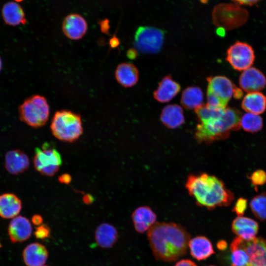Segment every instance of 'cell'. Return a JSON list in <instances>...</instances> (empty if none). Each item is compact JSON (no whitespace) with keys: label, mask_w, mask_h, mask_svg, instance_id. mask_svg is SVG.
I'll list each match as a JSON object with an SVG mask.
<instances>
[{"label":"cell","mask_w":266,"mask_h":266,"mask_svg":"<svg viewBox=\"0 0 266 266\" xmlns=\"http://www.w3.org/2000/svg\"><path fill=\"white\" fill-rule=\"evenodd\" d=\"M22 208L20 199L12 193L0 195V216L5 219L13 218L17 216Z\"/></svg>","instance_id":"7402d4cb"},{"label":"cell","mask_w":266,"mask_h":266,"mask_svg":"<svg viewBox=\"0 0 266 266\" xmlns=\"http://www.w3.org/2000/svg\"><path fill=\"white\" fill-rule=\"evenodd\" d=\"M248 12L239 5L221 3L216 5L212 11V19L217 27L231 30L242 26L247 21Z\"/></svg>","instance_id":"8992f818"},{"label":"cell","mask_w":266,"mask_h":266,"mask_svg":"<svg viewBox=\"0 0 266 266\" xmlns=\"http://www.w3.org/2000/svg\"><path fill=\"white\" fill-rule=\"evenodd\" d=\"M132 221L136 232L143 233L156 222L157 216L149 206H143L136 208L132 213Z\"/></svg>","instance_id":"2e32d148"},{"label":"cell","mask_w":266,"mask_h":266,"mask_svg":"<svg viewBox=\"0 0 266 266\" xmlns=\"http://www.w3.org/2000/svg\"><path fill=\"white\" fill-rule=\"evenodd\" d=\"M174 266H198L193 261L184 259L178 261Z\"/></svg>","instance_id":"8d00e7d4"},{"label":"cell","mask_w":266,"mask_h":266,"mask_svg":"<svg viewBox=\"0 0 266 266\" xmlns=\"http://www.w3.org/2000/svg\"><path fill=\"white\" fill-rule=\"evenodd\" d=\"M2 16L4 22L10 26L25 24L27 22L23 8L14 2H8L4 4L2 8Z\"/></svg>","instance_id":"cb8c5ba5"},{"label":"cell","mask_w":266,"mask_h":266,"mask_svg":"<svg viewBox=\"0 0 266 266\" xmlns=\"http://www.w3.org/2000/svg\"><path fill=\"white\" fill-rule=\"evenodd\" d=\"M32 222L35 225L39 226L42 222V218L39 215H34L32 217Z\"/></svg>","instance_id":"60d3db41"},{"label":"cell","mask_w":266,"mask_h":266,"mask_svg":"<svg viewBox=\"0 0 266 266\" xmlns=\"http://www.w3.org/2000/svg\"><path fill=\"white\" fill-rule=\"evenodd\" d=\"M247 200L243 198H240L235 202L232 210L238 216H242L247 209Z\"/></svg>","instance_id":"d6a6232c"},{"label":"cell","mask_w":266,"mask_h":266,"mask_svg":"<svg viewBox=\"0 0 266 266\" xmlns=\"http://www.w3.org/2000/svg\"><path fill=\"white\" fill-rule=\"evenodd\" d=\"M207 104L214 107L225 108L236 86L224 76H210L207 78Z\"/></svg>","instance_id":"52a82bcc"},{"label":"cell","mask_w":266,"mask_h":266,"mask_svg":"<svg viewBox=\"0 0 266 266\" xmlns=\"http://www.w3.org/2000/svg\"><path fill=\"white\" fill-rule=\"evenodd\" d=\"M164 35V31L159 28L140 26L134 36L135 49L142 53H158L162 47Z\"/></svg>","instance_id":"9c48e42d"},{"label":"cell","mask_w":266,"mask_h":266,"mask_svg":"<svg viewBox=\"0 0 266 266\" xmlns=\"http://www.w3.org/2000/svg\"><path fill=\"white\" fill-rule=\"evenodd\" d=\"M233 232L246 240L255 237L259 230V224L255 220L247 217L238 216L232 224Z\"/></svg>","instance_id":"e0dca14e"},{"label":"cell","mask_w":266,"mask_h":266,"mask_svg":"<svg viewBox=\"0 0 266 266\" xmlns=\"http://www.w3.org/2000/svg\"><path fill=\"white\" fill-rule=\"evenodd\" d=\"M216 33L219 36H223L225 33V30L222 28L218 27L216 31Z\"/></svg>","instance_id":"f6af8a7d"},{"label":"cell","mask_w":266,"mask_h":266,"mask_svg":"<svg viewBox=\"0 0 266 266\" xmlns=\"http://www.w3.org/2000/svg\"><path fill=\"white\" fill-rule=\"evenodd\" d=\"M185 187L199 206L209 210L228 206L234 199L233 194L222 180L206 173L189 175Z\"/></svg>","instance_id":"7a4b0ae2"},{"label":"cell","mask_w":266,"mask_h":266,"mask_svg":"<svg viewBox=\"0 0 266 266\" xmlns=\"http://www.w3.org/2000/svg\"><path fill=\"white\" fill-rule=\"evenodd\" d=\"M224 109L202 104L195 109V112L199 123H204L221 116Z\"/></svg>","instance_id":"f546056e"},{"label":"cell","mask_w":266,"mask_h":266,"mask_svg":"<svg viewBox=\"0 0 266 266\" xmlns=\"http://www.w3.org/2000/svg\"><path fill=\"white\" fill-rule=\"evenodd\" d=\"M71 180V178L69 174H63L59 177V181L61 183L68 184Z\"/></svg>","instance_id":"74e56055"},{"label":"cell","mask_w":266,"mask_h":266,"mask_svg":"<svg viewBox=\"0 0 266 266\" xmlns=\"http://www.w3.org/2000/svg\"><path fill=\"white\" fill-rule=\"evenodd\" d=\"M148 239L157 260L176 261L187 251L190 235L181 225L156 222L148 231Z\"/></svg>","instance_id":"6da1fadb"},{"label":"cell","mask_w":266,"mask_h":266,"mask_svg":"<svg viewBox=\"0 0 266 266\" xmlns=\"http://www.w3.org/2000/svg\"><path fill=\"white\" fill-rule=\"evenodd\" d=\"M115 77L117 81L122 86L131 87L138 81V70L135 66L131 63H121L115 69Z\"/></svg>","instance_id":"44dd1931"},{"label":"cell","mask_w":266,"mask_h":266,"mask_svg":"<svg viewBox=\"0 0 266 266\" xmlns=\"http://www.w3.org/2000/svg\"><path fill=\"white\" fill-rule=\"evenodd\" d=\"M188 247L192 257L199 261L206 259L214 254L212 243L204 236H198L190 239Z\"/></svg>","instance_id":"ffe728a7"},{"label":"cell","mask_w":266,"mask_h":266,"mask_svg":"<svg viewBox=\"0 0 266 266\" xmlns=\"http://www.w3.org/2000/svg\"><path fill=\"white\" fill-rule=\"evenodd\" d=\"M241 107L248 113L262 114L266 108V98L259 92L248 93L242 101Z\"/></svg>","instance_id":"484cf974"},{"label":"cell","mask_w":266,"mask_h":266,"mask_svg":"<svg viewBox=\"0 0 266 266\" xmlns=\"http://www.w3.org/2000/svg\"><path fill=\"white\" fill-rule=\"evenodd\" d=\"M100 31L102 33L105 34H108L109 33V31L110 29L109 21L107 19L101 20L99 22Z\"/></svg>","instance_id":"e575fe53"},{"label":"cell","mask_w":266,"mask_h":266,"mask_svg":"<svg viewBox=\"0 0 266 266\" xmlns=\"http://www.w3.org/2000/svg\"><path fill=\"white\" fill-rule=\"evenodd\" d=\"M231 261L232 266H247L249 259L246 252L242 248L236 247L230 249Z\"/></svg>","instance_id":"4dcf8cb0"},{"label":"cell","mask_w":266,"mask_h":266,"mask_svg":"<svg viewBox=\"0 0 266 266\" xmlns=\"http://www.w3.org/2000/svg\"><path fill=\"white\" fill-rule=\"evenodd\" d=\"M233 96L236 99H240L243 96L242 90L235 86L233 91Z\"/></svg>","instance_id":"b9f144b4"},{"label":"cell","mask_w":266,"mask_h":266,"mask_svg":"<svg viewBox=\"0 0 266 266\" xmlns=\"http://www.w3.org/2000/svg\"><path fill=\"white\" fill-rule=\"evenodd\" d=\"M241 118V113L237 109L226 107L219 117L198 124L195 139L198 143L205 144L225 139L231 131L240 129Z\"/></svg>","instance_id":"3957f363"},{"label":"cell","mask_w":266,"mask_h":266,"mask_svg":"<svg viewBox=\"0 0 266 266\" xmlns=\"http://www.w3.org/2000/svg\"></svg>","instance_id":"f5cc1de1"},{"label":"cell","mask_w":266,"mask_h":266,"mask_svg":"<svg viewBox=\"0 0 266 266\" xmlns=\"http://www.w3.org/2000/svg\"><path fill=\"white\" fill-rule=\"evenodd\" d=\"M200 2L203 3H206L207 2L208 0H200Z\"/></svg>","instance_id":"bcb514c9"},{"label":"cell","mask_w":266,"mask_h":266,"mask_svg":"<svg viewBox=\"0 0 266 266\" xmlns=\"http://www.w3.org/2000/svg\"><path fill=\"white\" fill-rule=\"evenodd\" d=\"M247 266H248V265H247Z\"/></svg>","instance_id":"816d5d0a"},{"label":"cell","mask_w":266,"mask_h":266,"mask_svg":"<svg viewBox=\"0 0 266 266\" xmlns=\"http://www.w3.org/2000/svg\"><path fill=\"white\" fill-rule=\"evenodd\" d=\"M239 84L242 90L246 92H258L265 87L266 77L259 69L250 67L240 74Z\"/></svg>","instance_id":"7c38bea8"},{"label":"cell","mask_w":266,"mask_h":266,"mask_svg":"<svg viewBox=\"0 0 266 266\" xmlns=\"http://www.w3.org/2000/svg\"><path fill=\"white\" fill-rule=\"evenodd\" d=\"M50 129L53 135L58 139L66 142H74L83 133L81 117L69 110L57 111L52 119Z\"/></svg>","instance_id":"277c9868"},{"label":"cell","mask_w":266,"mask_h":266,"mask_svg":"<svg viewBox=\"0 0 266 266\" xmlns=\"http://www.w3.org/2000/svg\"><path fill=\"white\" fill-rule=\"evenodd\" d=\"M217 247L220 250H225L227 247V243L226 241L221 240L217 242Z\"/></svg>","instance_id":"7bdbcfd3"},{"label":"cell","mask_w":266,"mask_h":266,"mask_svg":"<svg viewBox=\"0 0 266 266\" xmlns=\"http://www.w3.org/2000/svg\"><path fill=\"white\" fill-rule=\"evenodd\" d=\"M93 197L89 195H86L83 198V200L85 203L90 204L93 202Z\"/></svg>","instance_id":"ee69618b"},{"label":"cell","mask_w":266,"mask_h":266,"mask_svg":"<svg viewBox=\"0 0 266 266\" xmlns=\"http://www.w3.org/2000/svg\"><path fill=\"white\" fill-rule=\"evenodd\" d=\"M88 25L86 20L78 14H71L64 19L62 24V31L69 39L77 40L86 34Z\"/></svg>","instance_id":"4fadbf2b"},{"label":"cell","mask_w":266,"mask_h":266,"mask_svg":"<svg viewBox=\"0 0 266 266\" xmlns=\"http://www.w3.org/2000/svg\"><path fill=\"white\" fill-rule=\"evenodd\" d=\"M14 0L17 1V2H21V1H23V0Z\"/></svg>","instance_id":"c3c4849f"},{"label":"cell","mask_w":266,"mask_h":266,"mask_svg":"<svg viewBox=\"0 0 266 266\" xmlns=\"http://www.w3.org/2000/svg\"><path fill=\"white\" fill-rule=\"evenodd\" d=\"M239 247L247 253L249 261L248 266H266V239L255 237L246 240L238 236L230 245V249Z\"/></svg>","instance_id":"30bf717a"},{"label":"cell","mask_w":266,"mask_h":266,"mask_svg":"<svg viewBox=\"0 0 266 266\" xmlns=\"http://www.w3.org/2000/svg\"><path fill=\"white\" fill-rule=\"evenodd\" d=\"M109 44L113 48L118 47L120 44L119 39L116 36H113L109 40Z\"/></svg>","instance_id":"ab89813d"},{"label":"cell","mask_w":266,"mask_h":266,"mask_svg":"<svg viewBox=\"0 0 266 266\" xmlns=\"http://www.w3.org/2000/svg\"><path fill=\"white\" fill-rule=\"evenodd\" d=\"M118 233L116 229L107 223L99 225L95 232V239L97 244L101 247L109 248L117 241Z\"/></svg>","instance_id":"d4e9b609"},{"label":"cell","mask_w":266,"mask_h":266,"mask_svg":"<svg viewBox=\"0 0 266 266\" xmlns=\"http://www.w3.org/2000/svg\"></svg>","instance_id":"f907efd6"},{"label":"cell","mask_w":266,"mask_h":266,"mask_svg":"<svg viewBox=\"0 0 266 266\" xmlns=\"http://www.w3.org/2000/svg\"><path fill=\"white\" fill-rule=\"evenodd\" d=\"M240 126L247 132L256 133L263 128V119L259 115L247 113L241 117Z\"/></svg>","instance_id":"83f0119b"},{"label":"cell","mask_w":266,"mask_h":266,"mask_svg":"<svg viewBox=\"0 0 266 266\" xmlns=\"http://www.w3.org/2000/svg\"><path fill=\"white\" fill-rule=\"evenodd\" d=\"M162 123L169 129H175L185 122L182 107L177 104H170L165 106L160 115Z\"/></svg>","instance_id":"603a6c76"},{"label":"cell","mask_w":266,"mask_h":266,"mask_svg":"<svg viewBox=\"0 0 266 266\" xmlns=\"http://www.w3.org/2000/svg\"><path fill=\"white\" fill-rule=\"evenodd\" d=\"M255 56L251 45L237 41L227 50L226 60L235 70H244L253 65Z\"/></svg>","instance_id":"8fae6325"},{"label":"cell","mask_w":266,"mask_h":266,"mask_svg":"<svg viewBox=\"0 0 266 266\" xmlns=\"http://www.w3.org/2000/svg\"><path fill=\"white\" fill-rule=\"evenodd\" d=\"M2 68V61L0 57V71L1 70Z\"/></svg>","instance_id":"7dc6e473"},{"label":"cell","mask_w":266,"mask_h":266,"mask_svg":"<svg viewBox=\"0 0 266 266\" xmlns=\"http://www.w3.org/2000/svg\"><path fill=\"white\" fill-rule=\"evenodd\" d=\"M250 209L261 221L266 220V193L263 192L254 197L249 203Z\"/></svg>","instance_id":"f1b7e54d"},{"label":"cell","mask_w":266,"mask_h":266,"mask_svg":"<svg viewBox=\"0 0 266 266\" xmlns=\"http://www.w3.org/2000/svg\"><path fill=\"white\" fill-rule=\"evenodd\" d=\"M23 257L27 266H42L47 261L48 253L43 245L36 242L32 243L24 249Z\"/></svg>","instance_id":"ac0fdd59"},{"label":"cell","mask_w":266,"mask_h":266,"mask_svg":"<svg viewBox=\"0 0 266 266\" xmlns=\"http://www.w3.org/2000/svg\"><path fill=\"white\" fill-rule=\"evenodd\" d=\"M20 120L33 128H39L48 121L50 107L47 99L43 96L34 95L28 97L19 106Z\"/></svg>","instance_id":"5b68a950"},{"label":"cell","mask_w":266,"mask_h":266,"mask_svg":"<svg viewBox=\"0 0 266 266\" xmlns=\"http://www.w3.org/2000/svg\"><path fill=\"white\" fill-rule=\"evenodd\" d=\"M30 165L28 155L19 149L8 151L4 157V166L6 170L11 174L18 175L27 170Z\"/></svg>","instance_id":"5bb4252c"},{"label":"cell","mask_w":266,"mask_h":266,"mask_svg":"<svg viewBox=\"0 0 266 266\" xmlns=\"http://www.w3.org/2000/svg\"><path fill=\"white\" fill-rule=\"evenodd\" d=\"M238 5H252L257 3L260 0H232Z\"/></svg>","instance_id":"d590c367"},{"label":"cell","mask_w":266,"mask_h":266,"mask_svg":"<svg viewBox=\"0 0 266 266\" xmlns=\"http://www.w3.org/2000/svg\"><path fill=\"white\" fill-rule=\"evenodd\" d=\"M46 266V265H43V266Z\"/></svg>","instance_id":"681fc988"},{"label":"cell","mask_w":266,"mask_h":266,"mask_svg":"<svg viewBox=\"0 0 266 266\" xmlns=\"http://www.w3.org/2000/svg\"><path fill=\"white\" fill-rule=\"evenodd\" d=\"M137 50L135 49L130 48L127 52V57L133 60L137 57Z\"/></svg>","instance_id":"f35d334b"},{"label":"cell","mask_w":266,"mask_h":266,"mask_svg":"<svg viewBox=\"0 0 266 266\" xmlns=\"http://www.w3.org/2000/svg\"><path fill=\"white\" fill-rule=\"evenodd\" d=\"M33 162L35 169L41 174L52 176L59 170L62 160L58 150L46 143L35 149Z\"/></svg>","instance_id":"ba28073f"},{"label":"cell","mask_w":266,"mask_h":266,"mask_svg":"<svg viewBox=\"0 0 266 266\" xmlns=\"http://www.w3.org/2000/svg\"><path fill=\"white\" fill-rule=\"evenodd\" d=\"M203 95L201 89L197 86L189 87L182 92L181 103L188 109H196L202 104Z\"/></svg>","instance_id":"4316f807"},{"label":"cell","mask_w":266,"mask_h":266,"mask_svg":"<svg viewBox=\"0 0 266 266\" xmlns=\"http://www.w3.org/2000/svg\"><path fill=\"white\" fill-rule=\"evenodd\" d=\"M180 89V85L168 75L159 83L157 89L154 92V98L160 102H167L177 95Z\"/></svg>","instance_id":"d6986e66"},{"label":"cell","mask_w":266,"mask_h":266,"mask_svg":"<svg viewBox=\"0 0 266 266\" xmlns=\"http://www.w3.org/2000/svg\"><path fill=\"white\" fill-rule=\"evenodd\" d=\"M249 178L256 189L266 183V172L262 169L256 170L250 174Z\"/></svg>","instance_id":"1f68e13d"},{"label":"cell","mask_w":266,"mask_h":266,"mask_svg":"<svg viewBox=\"0 0 266 266\" xmlns=\"http://www.w3.org/2000/svg\"><path fill=\"white\" fill-rule=\"evenodd\" d=\"M36 237L43 238L47 237L49 233V229L47 226L42 225L38 226L35 232Z\"/></svg>","instance_id":"836d02e7"},{"label":"cell","mask_w":266,"mask_h":266,"mask_svg":"<svg viewBox=\"0 0 266 266\" xmlns=\"http://www.w3.org/2000/svg\"><path fill=\"white\" fill-rule=\"evenodd\" d=\"M32 225L25 217L17 216L9 223L8 232L10 239L13 243L27 240L31 235Z\"/></svg>","instance_id":"9a60e30c"}]
</instances>
